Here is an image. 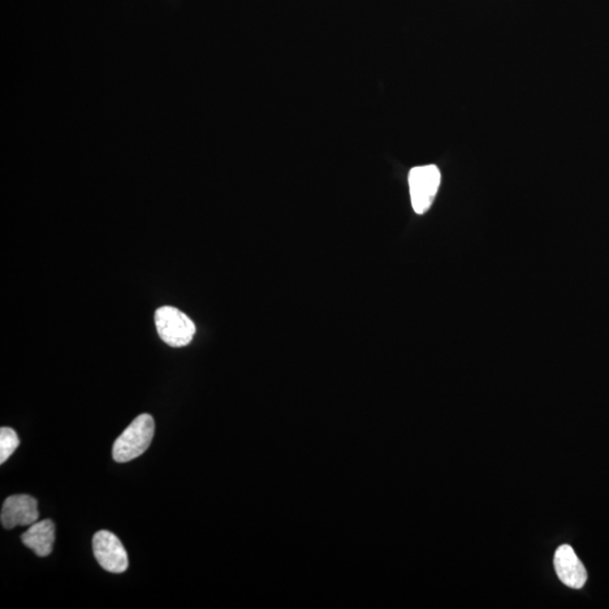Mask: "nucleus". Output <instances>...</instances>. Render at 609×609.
<instances>
[{
  "label": "nucleus",
  "instance_id": "nucleus-1",
  "mask_svg": "<svg viewBox=\"0 0 609 609\" xmlns=\"http://www.w3.org/2000/svg\"><path fill=\"white\" fill-rule=\"evenodd\" d=\"M155 433V421L150 414H140L115 440L112 455L118 463L137 459L149 448Z\"/></svg>",
  "mask_w": 609,
  "mask_h": 609
},
{
  "label": "nucleus",
  "instance_id": "nucleus-2",
  "mask_svg": "<svg viewBox=\"0 0 609 609\" xmlns=\"http://www.w3.org/2000/svg\"><path fill=\"white\" fill-rule=\"evenodd\" d=\"M155 326L159 338L173 348L190 344L197 331L196 324L187 314L171 306H164L156 310Z\"/></svg>",
  "mask_w": 609,
  "mask_h": 609
},
{
  "label": "nucleus",
  "instance_id": "nucleus-3",
  "mask_svg": "<svg viewBox=\"0 0 609 609\" xmlns=\"http://www.w3.org/2000/svg\"><path fill=\"white\" fill-rule=\"evenodd\" d=\"M442 182V174L436 165L413 167L409 173L410 197L418 215L431 208Z\"/></svg>",
  "mask_w": 609,
  "mask_h": 609
},
{
  "label": "nucleus",
  "instance_id": "nucleus-4",
  "mask_svg": "<svg viewBox=\"0 0 609 609\" xmlns=\"http://www.w3.org/2000/svg\"><path fill=\"white\" fill-rule=\"evenodd\" d=\"M95 559L101 567L112 573H123L129 567L127 551L114 533L99 530L93 537Z\"/></svg>",
  "mask_w": 609,
  "mask_h": 609
},
{
  "label": "nucleus",
  "instance_id": "nucleus-5",
  "mask_svg": "<svg viewBox=\"0 0 609 609\" xmlns=\"http://www.w3.org/2000/svg\"><path fill=\"white\" fill-rule=\"evenodd\" d=\"M40 517L38 501L31 495H11L3 504L2 525L4 529H13L17 526H32Z\"/></svg>",
  "mask_w": 609,
  "mask_h": 609
},
{
  "label": "nucleus",
  "instance_id": "nucleus-6",
  "mask_svg": "<svg viewBox=\"0 0 609 609\" xmlns=\"http://www.w3.org/2000/svg\"><path fill=\"white\" fill-rule=\"evenodd\" d=\"M554 568L560 580L572 589H581L588 580L585 565L570 546L557 548L554 556Z\"/></svg>",
  "mask_w": 609,
  "mask_h": 609
},
{
  "label": "nucleus",
  "instance_id": "nucleus-7",
  "mask_svg": "<svg viewBox=\"0 0 609 609\" xmlns=\"http://www.w3.org/2000/svg\"><path fill=\"white\" fill-rule=\"evenodd\" d=\"M55 524L50 520L37 521L21 535V542L38 556L46 557L53 552Z\"/></svg>",
  "mask_w": 609,
  "mask_h": 609
},
{
  "label": "nucleus",
  "instance_id": "nucleus-8",
  "mask_svg": "<svg viewBox=\"0 0 609 609\" xmlns=\"http://www.w3.org/2000/svg\"><path fill=\"white\" fill-rule=\"evenodd\" d=\"M20 439L12 427H3L0 429V464L5 463L19 447Z\"/></svg>",
  "mask_w": 609,
  "mask_h": 609
}]
</instances>
